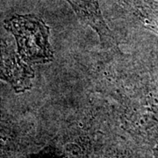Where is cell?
Returning <instances> with one entry per match:
<instances>
[{"mask_svg":"<svg viewBox=\"0 0 158 158\" xmlns=\"http://www.w3.org/2000/svg\"><path fill=\"white\" fill-rule=\"evenodd\" d=\"M13 34L19 56L27 63H45L53 59L48 43L49 27L34 15H15L4 22Z\"/></svg>","mask_w":158,"mask_h":158,"instance_id":"6da1fadb","label":"cell"},{"mask_svg":"<svg viewBox=\"0 0 158 158\" xmlns=\"http://www.w3.org/2000/svg\"><path fill=\"white\" fill-rule=\"evenodd\" d=\"M34 70L21 57L0 40V79L8 82L16 92H22L31 87Z\"/></svg>","mask_w":158,"mask_h":158,"instance_id":"7a4b0ae2","label":"cell"},{"mask_svg":"<svg viewBox=\"0 0 158 158\" xmlns=\"http://www.w3.org/2000/svg\"><path fill=\"white\" fill-rule=\"evenodd\" d=\"M82 22L89 26L96 32L102 46L106 48L117 49L116 38L106 23L98 0H66Z\"/></svg>","mask_w":158,"mask_h":158,"instance_id":"3957f363","label":"cell"},{"mask_svg":"<svg viewBox=\"0 0 158 158\" xmlns=\"http://www.w3.org/2000/svg\"><path fill=\"white\" fill-rule=\"evenodd\" d=\"M143 26L158 35V3L153 0H125Z\"/></svg>","mask_w":158,"mask_h":158,"instance_id":"277c9868","label":"cell"}]
</instances>
